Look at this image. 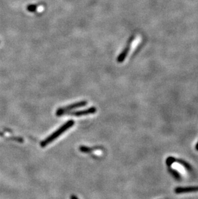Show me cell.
I'll return each mask as SVG.
<instances>
[{
  "label": "cell",
  "mask_w": 198,
  "mask_h": 199,
  "mask_svg": "<svg viewBox=\"0 0 198 199\" xmlns=\"http://www.w3.org/2000/svg\"><path fill=\"white\" fill-rule=\"evenodd\" d=\"M129 47L126 48L119 55V56L117 59V61L118 63H122L125 59V57H127L128 53H129Z\"/></svg>",
  "instance_id": "5b68a950"
},
{
  "label": "cell",
  "mask_w": 198,
  "mask_h": 199,
  "mask_svg": "<svg viewBox=\"0 0 198 199\" xmlns=\"http://www.w3.org/2000/svg\"><path fill=\"white\" fill-rule=\"evenodd\" d=\"M198 191V187H178L175 190L176 193H188Z\"/></svg>",
  "instance_id": "277c9868"
},
{
  "label": "cell",
  "mask_w": 198,
  "mask_h": 199,
  "mask_svg": "<svg viewBox=\"0 0 198 199\" xmlns=\"http://www.w3.org/2000/svg\"><path fill=\"white\" fill-rule=\"evenodd\" d=\"M97 112V109L95 107H91L88 109H86L84 110H81V111H78V112H70L68 113V114L70 115H72L74 116H82V115H89V114H93Z\"/></svg>",
  "instance_id": "3957f363"
},
{
  "label": "cell",
  "mask_w": 198,
  "mask_h": 199,
  "mask_svg": "<svg viewBox=\"0 0 198 199\" xmlns=\"http://www.w3.org/2000/svg\"><path fill=\"white\" fill-rule=\"evenodd\" d=\"M196 149L197 150V151H198V143L197 144V145H196Z\"/></svg>",
  "instance_id": "9c48e42d"
},
{
  "label": "cell",
  "mask_w": 198,
  "mask_h": 199,
  "mask_svg": "<svg viewBox=\"0 0 198 199\" xmlns=\"http://www.w3.org/2000/svg\"><path fill=\"white\" fill-rule=\"evenodd\" d=\"M74 125V121H69L66 122L64 125H63L62 126H60L57 130H56L52 135L48 137H47L46 139L44 140L43 141L41 142V146L42 147H45L47 145H48L50 143H51L52 141H53L55 139H56L58 137H59L61 134H63L64 132L68 130L69 128H70L71 126Z\"/></svg>",
  "instance_id": "6da1fadb"
},
{
  "label": "cell",
  "mask_w": 198,
  "mask_h": 199,
  "mask_svg": "<svg viewBox=\"0 0 198 199\" xmlns=\"http://www.w3.org/2000/svg\"><path fill=\"white\" fill-rule=\"evenodd\" d=\"M27 9H28V10H29V11H31V12H33V11H35L36 9V5H29V6H28V7H27Z\"/></svg>",
  "instance_id": "8992f818"
},
{
  "label": "cell",
  "mask_w": 198,
  "mask_h": 199,
  "mask_svg": "<svg viewBox=\"0 0 198 199\" xmlns=\"http://www.w3.org/2000/svg\"><path fill=\"white\" fill-rule=\"evenodd\" d=\"M70 198H71V199H79V198H77V197H76L75 196H74V195L71 196Z\"/></svg>",
  "instance_id": "ba28073f"
},
{
  "label": "cell",
  "mask_w": 198,
  "mask_h": 199,
  "mask_svg": "<svg viewBox=\"0 0 198 199\" xmlns=\"http://www.w3.org/2000/svg\"><path fill=\"white\" fill-rule=\"evenodd\" d=\"M174 160V159L173 158H169L167 160V163L168 165H170V164H171L173 162V161Z\"/></svg>",
  "instance_id": "52a82bcc"
},
{
  "label": "cell",
  "mask_w": 198,
  "mask_h": 199,
  "mask_svg": "<svg viewBox=\"0 0 198 199\" xmlns=\"http://www.w3.org/2000/svg\"><path fill=\"white\" fill-rule=\"evenodd\" d=\"M86 105H87V102L86 101H80V102H78V103H75L74 104L66 106L64 108H59L57 110L56 115H58V116L64 115V114H67V112L68 111H69V110L77 108L84 106Z\"/></svg>",
  "instance_id": "7a4b0ae2"
}]
</instances>
